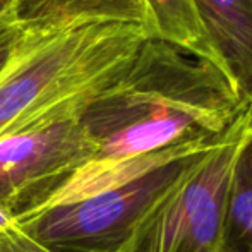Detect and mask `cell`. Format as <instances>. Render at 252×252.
<instances>
[{
  "instance_id": "5b68a950",
  "label": "cell",
  "mask_w": 252,
  "mask_h": 252,
  "mask_svg": "<svg viewBox=\"0 0 252 252\" xmlns=\"http://www.w3.org/2000/svg\"><path fill=\"white\" fill-rule=\"evenodd\" d=\"M247 115L201 153L148 209L122 252H218L233 159Z\"/></svg>"
},
{
  "instance_id": "8992f818",
  "label": "cell",
  "mask_w": 252,
  "mask_h": 252,
  "mask_svg": "<svg viewBox=\"0 0 252 252\" xmlns=\"http://www.w3.org/2000/svg\"><path fill=\"white\" fill-rule=\"evenodd\" d=\"M215 63L252 100V0H189Z\"/></svg>"
},
{
  "instance_id": "3957f363",
  "label": "cell",
  "mask_w": 252,
  "mask_h": 252,
  "mask_svg": "<svg viewBox=\"0 0 252 252\" xmlns=\"http://www.w3.org/2000/svg\"><path fill=\"white\" fill-rule=\"evenodd\" d=\"M204 151L153 159L115 179L63 187L48 204L17 221L47 252H122L148 209Z\"/></svg>"
},
{
  "instance_id": "7a4b0ae2",
  "label": "cell",
  "mask_w": 252,
  "mask_h": 252,
  "mask_svg": "<svg viewBox=\"0 0 252 252\" xmlns=\"http://www.w3.org/2000/svg\"><path fill=\"white\" fill-rule=\"evenodd\" d=\"M146 38L143 28L126 24L30 34L0 76V137L103 86L127 65Z\"/></svg>"
},
{
  "instance_id": "ba28073f",
  "label": "cell",
  "mask_w": 252,
  "mask_h": 252,
  "mask_svg": "<svg viewBox=\"0 0 252 252\" xmlns=\"http://www.w3.org/2000/svg\"><path fill=\"white\" fill-rule=\"evenodd\" d=\"M218 252H252V130L246 129L233 159Z\"/></svg>"
},
{
  "instance_id": "8fae6325",
  "label": "cell",
  "mask_w": 252,
  "mask_h": 252,
  "mask_svg": "<svg viewBox=\"0 0 252 252\" xmlns=\"http://www.w3.org/2000/svg\"><path fill=\"white\" fill-rule=\"evenodd\" d=\"M28 36L30 34L14 19L12 10L9 9L7 12L0 14V76L7 69L17 50L24 45Z\"/></svg>"
},
{
  "instance_id": "277c9868",
  "label": "cell",
  "mask_w": 252,
  "mask_h": 252,
  "mask_svg": "<svg viewBox=\"0 0 252 252\" xmlns=\"http://www.w3.org/2000/svg\"><path fill=\"white\" fill-rule=\"evenodd\" d=\"M94 91V90H93ZM93 91L0 137V206L16 218L48 204L94 156L79 113Z\"/></svg>"
},
{
  "instance_id": "4fadbf2b",
  "label": "cell",
  "mask_w": 252,
  "mask_h": 252,
  "mask_svg": "<svg viewBox=\"0 0 252 252\" xmlns=\"http://www.w3.org/2000/svg\"><path fill=\"white\" fill-rule=\"evenodd\" d=\"M247 129L252 130V100L249 101V108H247Z\"/></svg>"
},
{
  "instance_id": "6da1fadb",
  "label": "cell",
  "mask_w": 252,
  "mask_h": 252,
  "mask_svg": "<svg viewBox=\"0 0 252 252\" xmlns=\"http://www.w3.org/2000/svg\"><path fill=\"white\" fill-rule=\"evenodd\" d=\"M247 108L215 63L146 38L127 65L84 100L79 119L94 156L72 179L204 151L242 124Z\"/></svg>"
},
{
  "instance_id": "30bf717a",
  "label": "cell",
  "mask_w": 252,
  "mask_h": 252,
  "mask_svg": "<svg viewBox=\"0 0 252 252\" xmlns=\"http://www.w3.org/2000/svg\"><path fill=\"white\" fill-rule=\"evenodd\" d=\"M0 252H47L23 228L14 215L0 206Z\"/></svg>"
},
{
  "instance_id": "52a82bcc",
  "label": "cell",
  "mask_w": 252,
  "mask_h": 252,
  "mask_svg": "<svg viewBox=\"0 0 252 252\" xmlns=\"http://www.w3.org/2000/svg\"><path fill=\"white\" fill-rule=\"evenodd\" d=\"M14 19L28 34L47 36L100 24H126L146 33L143 0H14Z\"/></svg>"
},
{
  "instance_id": "9c48e42d",
  "label": "cell",
  "mask_w": 252,
  "mask_h": 252,
  "mask_svg": "<svg viewBox=\"0 0 252 252\" xmlns=\"http://www.w3.org/2000/svg\"><path fill=\"white\" fill-rule=\"evenodd\" d=\"M146 36L163 40L215 63L213 53L192 12L189 0H143ZM216 65V63H215Z\"/></svg>"
},
{
  "instance_id": "7c38bea8",
  "label": "cell",
  "mask_w": 252,
  "mask_h": 252,
  "mask_svg": "<svg viewBox=\"0 0 252 252\" xmlns=\"http://www.w3.org/2000/svg\"><path fill=\"white\" fill-rule=\"evenodd\" d=\"M12 2L14 0H0V14L7 12V10L12 7Z\"/></svg>"
}]
</instances>
